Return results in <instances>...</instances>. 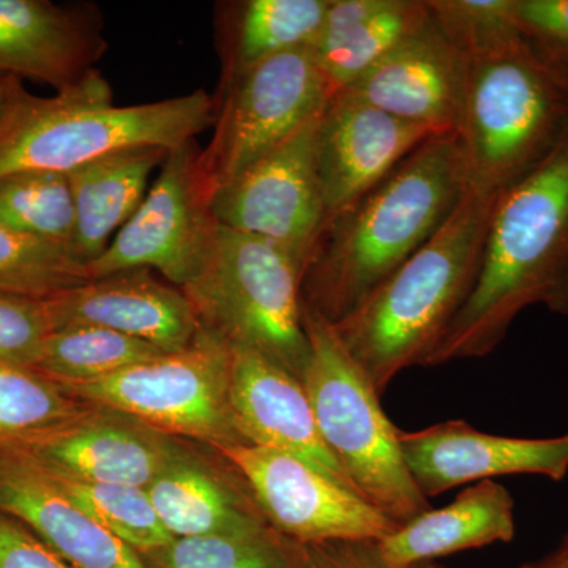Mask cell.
I'll return each instance as SVG.
<instances>
[{
	"mask_svg": "<svg viewBox=\"0 0 568 568\" xmlns=\"http://www.w3.org/2000/svg\"><path fill=\"white\" fill-rule=\"evenodd\" d=\"M14 80H18V78L9 77L0 82V119H2L3 111H6L7 102H9V97L11 88H13Z\"/></svg>",
	"mask_w": 568,
	"mask_h": 568,
	"instance_id": "obj_38",
	"label": "cell"
},
{
	"mask_svg": "<svg viewBox=\"0 0 568 568\" xmlns=\"http://www.w3.org/2000/svg\"><path fill=\"white\" fill-rule=\"evenodd\" d=\"M295 545L301 568H395L383 559L377 541Z\"/></svg>",
	"mask_w": 568,
	"mask_h": 568,
	"instance_id": "obj_36",
	"label": "cell"
},
{
	"mask_svg": "<svg viewBox=\"0 0 568 568\" xmlns=\"http://www.w3.org/2000/svg\"><path fill=\"white\" fill-rule=\"evenodd\" d=\"M182 291L203 327L302 381L310 357L302 268L280 246L220 224L207 263Z\"/></svg>",
	"mask_w": 568,
	"mask_h": 568,
	"instance_id": "obj_7",
	"label": "cell"
},
{
	"mask_svg": "<svg viewBox=\"0 0 568 568\" xmlns=\"http://www.w3.org/2000/svg\"><path fill=\"white\" fill-rule=\"evenodd\" d=\"M426 3L437 26L465 54L519 32L515 0H426Z\"/></svg>",
	"mask_w": 568,
	"mask_h": 568,
	"instance_id": "obj_32",
	"label": "cell"
},
{
	"mask_svg": "<svg viewBox=\"0 0 568 568\" xmlns=\"http://www.w3.org/2000/svg\"><path fill=\"white\" fill-rule=\"evenodd\" d=\"M91 405L112 407L145 425L211 447L246 444L231 406V346L201 327L192 345L92 383L61 384Z\"/></svg>",
	"mask_w": 568,
	"mask_h": 568,
	"instance_id": "obj_8",
	"label": "cell"
},
{
	"mask_svg": "<svg viewBox=\"0 0 568 568\" xmlns=\"http://www.w3.org/2000/svg\"><path fill=\"white\" fill-rule=\"evenodd\" d=\"M213 448L244 478L268 525L294 544L381 541L399 526L291 455L246 444Z\"/></svg>",
	"mask_w": 568,
	"mask_h": 568,
	"instance_id": "obj_11",
	"label": "cell"
},
{
	"mask_svg": "<svg viewBox=\"0 0 568 568\" xmlns=\"http://www.w3.org/2000/svg\"><path fill=\"white\" fill-rule=\"evenodd\" d=\"M0 224L71 252L74 204L69 175L21 174L0 182Z\"/></svg>",
	"mask_w": 568,
	"mask_h": 568,
	"instance_id": "obj_30",
	"label": "cell"
},
{
	"mask_svg": "<svg viewBox=\"0 0 568 568\" xmlns=\"http://www.w3.org/2000/svg\"><path fill=\"white\" fill-rule=\"evenodd\" d=\"M51 332L43 301L0 293V362L36 368Z\"/></svg>",
	"mask_w": 568,
	"mask_h": 568,
	"instance_id": "obj_33",
	"label": "cell"
},
{
	"mask_svg": "<svg viewBox=\"0 0 568 568\" xmlns=\"http://www.w3.org/2000/svg\"><path fill=\"white\" fill-rule=\"evenodd\" d=\"M215 118L216 99L204 89L121 106L99 70L52 97L32 95L14 80L0 119V182L21 174H70L123 149L171 151L212 129Z\"/></svg>",
	"mask_w": 568,
	"mask_h": 568,
	"instance_id": "obj_4",
	"label": "cell"
},
{
	"mask_svg": "<svg viewBox=\"0 0 568 568\" xmlns=\"http://www.w3.org/2000/svg\"><path fill=\"white\" fill-rule=\"evenodd\" d=\"M467 59L429 11L424 28L343 91L403 121L457 133ZM342 91V89H339Z\"/></svg>",
	"mask_w": 568,
	"mask_h": 568,
	"instance_id": "obj_16",
	"label": "cell"
},
{
	"mask_svg": "<svg viewBox=\"0 0 568 568\" xmlns=\"http://www.w3.org/2000/svg\"><path fill=\"white\" fill-rule=\"evenodd\" d=\"M43 302L52 331L95 325L164 353L185 349L203 327L183 291L159 282L148 268L93 278Z\"/></svg>",
	"mask_w": 568,
	"mask_h": 568,
	"instance_id": "obj_17",
	"label": "cell"
},
{
	"mask_svg": "<svg viewBox=\"0 0 568 568\" xmlns=\"http://www.w3.org/2000/svg\"><path fill=\"white\" fill-rule=\"evenodd\" d=\"M495 204L467 189L444 226L353 313L332 324L381 395L403 369L425 365L465 305Z\"/></svg>",
	"mask_w": 568,
	"mask_h": 568,
	"instance_id": "obj_3",
	"label": "cell"
},
{
	"mask_svg": "<svg viewBox=\"0 0 568 568\" xmlns=\"http://www.w3.org/2000/svg\"><path fill=\"white\" fill-rule=\"evenodd\" d=\"M467 192L457 133L422 142L373 189L325 220L302 298L336 324L444 226Z\"/></svg>",
	"mask_w": 568,
	"mask_h": 568,
	"instance_id": "obj_1",
	"label": "cell"
},
{
	"mask_svg": "<svg viewBox=\"0 0 568 568\" xmlns=\"http://www.w3.org/2000/svg\"><path fill=\"white\" fill-rule=\"evenodd\" d=\"M91 280L88 265L70 250L26 237L0 224V293L47 301Z\"/></svg>",
	"mask_w": 568,
	"mask_h": 568,
	"instance_id": "obj_31",
	"label": "cell"
},
{
	"mask_svg": "<svg viewBox=\"0 0 568 568\" xmlns=\"http://www.w3.org/2000/svg\"><path fill=\"white\" fill-rule=\"evenodd\" d=\"M6 78H9V77H6V74H0V82H2L3 80H6Z\"/></svg>",
	"mask_w": 568,
	"mask_h": 568,
	"instance_id": "obj_40",
	"label": "cell"
},
{
	"mask_svg": "<svg viewBox=\"0 0 568 568\" xmlns=\"http://www.w3.org/2000/svg\"><path fill=\"white\" fill-rule=\"evenodd\" d=\"M428 20L426 0H328L310 52L339 91L383 61Z\"/></svg>",
	"mask_w": 568,
	"mask_h": 568,
	"instance_id": "obj_23",
	"label": "cell"
},
{
	"mask_svg": "<svg viewBox=\"0 0 568 568\" xmlns=\"http://www.w3.org/2000/svg\"><path fill=\"white\" fill-rule=\"evenodd\" d=\"M310 342L302 376L325 446L355 491L396 525L429 510L407 469L396 428L381 406V394L347 354L334 327L304 302Z\"/></svg>",
	"mask_w": 568,
	"mask_h": 568,
	"instance_id": "obj_6",
	"label": "cell"
},
{
	"mask_svg": "<svg viewBox=\"0 0 568 568\" xmlns=\"http://www.w3.org/2000/svg\"><path fill=\"white\" fill-rule=\"evenodd\" d=\"M534 305L568 316V136L497 197L473 291L424 366L491 354Z\"/></svg>",
	"mask_w": 568,
	"mask_h": 568,
	"instance_id": "obj_2",
	"label": "cell"
},
{
	"mask_svg": "<svg viewBox=\"0 0 568 568\" xmlns=\"http://www.w3.org/2000/svg\"><path fill=\"white\" fill-rule=\"evenodd\" d=\"M465 55L457 136L467 189L497 200L568 136V63L521 32Z\"/></svg>",
	"mask_w": 568,
	"mask_h": 568,
	"instance_id": "obj_5",
	"label": "cell"
},
{
	"mask_svg": "<svg viewBox=\"0 0 568 568\" xmlns=\"http://www.w3.org/2000/svg\"><path fill=\"white\" fill-rule=\"evenodd\" d=\"M405 568H444L436 566L435 562H424V564H416V566L405 567Z\"/></svg>",
	"mask_w": 568,
	"mask_h": 568,
	"instance_id": "obj_39",
	"label": "cell"
},
{
	"mask_svg": "<svg viewBox=\"0 0 568 568\" xmlns=\"http://www.w3.org/2000/svg\"><path fill=\"white\" fill-rule=\"evenodd\" d=\"M0 568H73L20 519L0 510Z\"/></svg>",
	"mask_w": 568,
	"mask_h": 568,
	"instance_id": "obj_35",
	"label": "cell"
},
{
	"mask_svg": "<svg viewBox=\"0 0 568 568\" xmlns=\"http://www.w3.org/2000/svg\"><path fill=\"white\" fill-rule=\"evenodd\" d=\"M515 22L534 47L568 63V0H515Z\"/></svg>",
	"mask_w": 568,
	"mask_h": 568,
	"instance_id": "obj_34",
	"label": "cell"
},
{
	"mask_svg": "<svg viewBox=\"0 0 568 568\" xmlns=\"http://www.w3.org/2000/svg\"><path fill=\"white\" fill-rule=\"evenodd\" d=\"M0 510L24 523L73 568H152L14 446H0Z\"/></svg>",
	"mask_w": 568,
	"mask_h": 568,
	"instance_id": "obj_20",
	"label": "cell"
},
{
	"mask_svg": "<svg viewBox=\"0 0 568 568\" xmlns=\"http://www.w3.org/2000/svg\"><path fill=\"white\" fill-rule=\"evenodd\" d=\"M399 444L410 477L426 499L496 477L526 474L560 481L568 474V435L497 436L465 420H447L399 432Z\"/></svg>",
	"mask_w": 568,
	"mask_h": 568,
	"instance_id": "obj_13",
	"label": "cell"
},
{
	"mask_svg": "<svg viewBox=\"0 0 568 568\" xmlns=\"http://www.w3.org/2000/svg\"><path fill=\"white\" fill-rule=\"evenodd\" d=\"M515 500L504 485L478 481L463 489L454 503L429 508L377 541L388 566L405 568L437 558L508 544L515 537Z\"/></svg>",
	"mask_w": 568,
	"mask_h": 568,
	"instance_id": "obj_22",
	"label": "cell"
},
{
	"mask_svg": "<svg viewBox=\"0 0 568 568\" xmlns=\"http://www.w3.org/2000/svg\"><path fill=\"white\" fill-rule=\"evenodd\" d=\"M148 491L164 528L173 537L246 534L272 528L248 485L230 463L213 465L186 444Z\"/></svg>",
	"mask_w": 568,
	"mask_h": 568,
	"instance_id": "obj_21",
	"label": "cell"
},
{
	"mask_svg": "<svg viewBox=\"0 0 568 568\" xmlns=\"http://www.w3.org/2000/svg\"><path fill=\"white\" fill-rule=\"evenodd\" d=\"M91 406L37 369L0 362V446L47 435Z\"/></svg>",
	"mask_w": 568,
	"mask_h": 568,
	"instance_id": "obj_27",
	"label": "cell"
},
{
	"mask_svg": "<svg viewBox=\"0 0 568 568\" xmlns=\"http://www.w3.org/2000/svg\"><path fill=\"white\" fill-rule=\"evenodd\" d=\"M141 556L152 568H301L297 545L274 528L174 537L164 547Z\"/></svg>",
	"mask_w": 568,
	"mask_h": 568,
	"instance_id": "obj_28",
	"label": "cell"
},
{
	"mask_svg": "<svg viewBox=\"0 0 568 568\" xmlns=\"http://www.w3.org/2000/svg\"><path fill=\"white\" fill-rule=\"evenodd\" d=\"M230 392L235 424L246 446L291 455L355 491L320 435L312 403L298 377L256 351L231 346Z\"/></svg>",
	"mask_w": 568,
	"mask_h": 568,
	"instance_id": "obj_18",
	"label": "cell"
},
{
	"mask_svg": "<svg viewBox=\"0 0 568 568\" xmlns=\"http://www.w3.org/2000/svg\"><path fill=\"white\" fill-rule=\"evenodd\" d=\"M106 50L93 7L0 0V74L69 91L97 70Z\"/></svg>",
	"mask_w": 568,
	"mask_h": 568,
	"instance_id": "obj_19",
	"label": "cell"
},
{
	"mask_svg": "<svg viewBox=\"0 0 568 568\" xmlns=\"http://www.w3.org/2000/svg\"><path fill=\"white\" fill-rule=\"evenodd\" d=\"M439 134L336 91L315 130V163L325 220L383 181L422 142Z\"/></svg>",
	"mask_w": 568,
	"mask_h": 568,
	"instance_id": "obj_15",
	"label": "cell"
},
{
	"mask_svg": "<svg viewBox=\"0 0 568 568\" xmlns=\"http://www.w3.org/2000/svg\"><path fill=\"white\" fill-rule=\"evenodd\" d=\"M317 119L213 194L222 226L280 246L301 265L302 275L325 223L315 163Z\"/></svg>",
	"mask_w": 568,
	"mask_h": 568,
	"instance_id": "obj_12",
	"label": "cell"
},
{
	"mask_svg": "<svg viewBox=\"0 0 568 568\" xmlns=\"http://www.w3.org/2000/svg\"><path fill=\"white\" fill-rule=\"evenodd\" d=\"M47 473L81 510L140 555L155 551L173 540L156 514L148 488L99 484Z\"/></svg>",
	"mask_w": 568,
	"mask_h": 568,
	"instance_id": "obj_29",
	"label": "cell"
},
{
	"mask_svg": "<svg viewBox=\"0 0 568 568\" xmlns=\"http://www.w3.org/2000/svg\"><path fill=\"white\" fill-rule=\"evenodd\" d=\"M162 148L110 153L69 175L74 204L71 252L89 265L110 246L112 235L132 219L148 194L149 178L168 155Z\"/></svg>",
	"mask_w": 568,
	"mask_h": 568,
	"instance_id": "obj_24",
	"label": "cell"
},
{
	"mask_svg": "<svg viewBox=\"0 0 568 568\" xmlns=\"http://www.w3.org/2000/svg\"><path fill=\"white\" fill-rule=\"evenodd\" d=\"M182 446L130 414L92 405L61 428L14 447L58 476L149 488Z\"/></svg>",
	"mask_w": 568,
	"mask_h": 568,
	"instance_id": "obj_14",
	"label": "cell"
},
{
	"mask_svg": "<svg viewBox=\"0 0 568 568\" xmlns=\"http://www.w3.org/2000/svg\"><path fill=\"white\" fill-rule=\"evenodd\" d=\"M523 568H568V534L545 558L526 564Z\"/></svg>",
	"mask_w": 568,
	"mask_h": 568,
	"instance_id": "obj_37",
	"label": "cell"
},
{
	"mask_svg": "<svg viewBox=\"0 0 568 568\" xmlns=\"http://www.w3.org/2000/svg\"><path fill=\"white\" fill-rule=\"evenodd\" d=\"M328 0H245L234 3L226 37L227 74L284 52L310 48Z\"/></svg>",
	"mask_w": 568,
	"mask_h": 568,
	"instance_id": "obj_25",
	"label": "cell"
},
{
	"mask_svg": "<svg viewBox=\"0 0 568 568\" xmlns=\"http://www.w3.org/2000/svg\"><path fill=\"white\" fill-rule=\"evenodd\" d=\"M200 153L194 140L168 152L138 211L88 265L92 280L155 268L182 290L203 271L220 223Z\"/></svg>",
	"mask_w": 568,
	"mask_h": 568,
	"instance_id": "obj_10",
	"label": "cell"
},
{
	"mask_svg": "<svg viewBox=\"0 0 568 568\" xmlns=\"http://www.w3.org/2000/svg\"><path fill=\"white\" fill-rule=\"evenodd\" d=\"M164 354L159 347L95 325H71L44 339L37 372L59 384L92 383Z\"/></svg>",
	"mask_w": 568,
	"mask_h": 568,
	"instance_id": "obj_26",
	"label": "cell"
},
{
	"mask_svg": "<svg viewBox=\"0 0 568 568\" xmlns=\"http://www.w3.org/2000/svg\"><path fill=\"white\" fill-rule=\"evenodd\" d=\"M226 82L212 140L200 153L213 193L320 118L336 92L310 48L227 74Z\"/></svg>",
	"mask_w": 568,
	"mask_h": 568,
	"instance_id": "obj_9",
	"label": "cell"
}]
</instances>
